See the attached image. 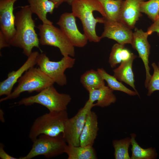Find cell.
I'll return each mask as SVG.
<instances>
[{"label":"cell","mask_w":159,"mask_h":159,"mask_svg":"<svg viewBox=\"0 0 159 159\" xmlns=\"http://www.w3.org/2000/svg\"><path fill=\"white\" fill-rule=\"evenodd\" d=\"M68 118L67 110L49 111L34 120L29 137L33 141L41 134L52 137L59 135L63 132L66 122Z\"/></svg>","instance_id":"3"},{"label":"cell","mask_w":159,"mask_h":159,"mask_svg":"<svg viewBox=\"0 0 159 159\" xmlns=\"http://www.w3.org/2000/svg\"><path fill=\"white\" fill-rule=\"evenodd\" d=\"M158 18H159V15H158Z\"/></svg>","instance_id":"35"},{"label":"cell","mask_w":159,"mask_h":159,"mask_svg":"<svg viewBox=\"0 0 159 159\" xmlns=\"http://www.w3.org/2000/svg\"><path fill=\"white\" fill-rule=\"evenodd\" d=\"M71 5L72 13L81 21L88 40L99 42L102 38L97 34L96 25L104 23L105 17H107L101 3L98 0H73Z\"/></svg>","instance_id":"2"},{"label":"cell","mask_w":159,"mask_h":159,"mask_svg":"<svg viewBox=\"0 0 159 159\" xmlns=\"http://www.w3.org/2000/svg\"><path fill=\"white\" fill-rule=\"evenodd\" d=\"M10 46L7 41L4 35L0 32V49L3 48L8 47Z\"/></svg>","instance_id":"31"},{"label":"cell","mask_w":159,"mask_h":159,"mask_svg":"<svg viewBox=\"0 0 159 159\" xmlns=\"http://www.w3.org/2000/svg\"><path fill=\"white\" fill-rule=\"evenodd\" d=\"M149 35L150 34L147 31L145 32L141 29L136 28L133 33L131 43L133 48L137 51L139 57L144 64L146 72L145 85L146 88L151 76L149 65L150 46L148 40V38Z\"/></svg>","instance_id":"11"},{"label":"cell","mask_w":159,"mask_h":159,"mask_svg":"<svg viewBox=\"0 0 159 159\" xmlns=\"http://www.w3.org/2000/svg\"><path fill=\"white\" fill-rule=\"evenodd\" d=\"M75 17L72 13L65 12L60 16L57 24L74 47H82L87 44L88 39L79 30Z\"/></svg>","instance_id":"10"},{"label":"cell","mask_w":159,"mask_h":159,"mask_svg":"<svg viewBox=\"0 0 159 159\" xmlns=\"http://www.w3.org/2000/svg\"><path fill=\"white\" fill-rule=\"evenodd\" d=\"M29 5L33 14H35L42 24H52L53 22L47 18V14H52L55 5L49 0H27Z\"/></svg>","instance_id":"18"},{"label":"cell","mask_w":159,"mask_h":159,"mask_svg":"<svg viewBox=\"0 0 159 159\" xmlns=\"http://www.w3.org/2000/svg\"><path fill=\"white\" fill-rule=\"evenodd\" d=\"M97 71L104 80L107 82V86L113 91H120L130 96L138 95L139 96L138 92L131 90L126 87L114 76L107 73L103 68H98Z\"/></svg>","instance_id":"25"},{"label":"cell","mask_w":159,"mask_h":159,"mask_svg":"<svg viewBox=\"0 0 159 159\" xmlns=\"http://www.w3.org/2000/svg\"><path fill=\"white\" fill-rule=\"evenodd\" d=\"M54 3L55 8H57L61 4L64 2L67 3L69 0H49Z\"/></svg>","instance_id":"32"},{"label":"cell","mask_w":159,"mask_h":159,"mask_svg":"<svg viewBox=\"0 0 159 159\" xmlns=\"http://www.w3.org/2000/svg\"><path fill=\"white\" fill-rule=\"evenodd\" d=\"M37 27L40 44L58 48L63 56H75L74 47L60 28L53 24H43L39 25Z\"/></svg>","instance_id":"7"},{"label":"cell","mask_w":159,"mask_h":159,"mask_svg":"<svg viewBox=\"0 0 159 159\" xmlns=\"http://www.w3.org/2000/svg\"><path fill=\"white\" fill-rule=\"evenodd\" d=\"M39 54L37 51L32 52L24 64L17 70L9 72L7 78L0 83V96L9 95L14 85L30 68L37 64V59Z\"/></svg>","instance_id":"14"},{"label":"cell","mask_w":159,"mask_h":159,"mask_svg":"<svg viewBox=\"0 0 159 159\" xmlns=\"http://www.w3.org/2000/svg\"><path fill=\"white\" fill-rule=\"evenodd\" d=\"M73 0H69L67 3L69 5H71V3Z\"/></svg>","instance_id":"33"},{"label":"cell","mask_w":159,"mask_h":159,"mask_svg":"<svg viewBox=\"0 0 159 159\" xmlns=\"http://www.w3.org/2000/svg\"><path fill=\"white\" fill-rule=\"evenodd\" d=\"M130 135L132 145L130 159H153L157 158V154L155 149L142 148L135 140L136 135L132 133Z\"/></svg>","instance_id":"24"},{"label":"cell","mask_w":159,"mask_h":159,"mask_svg":"<svg viewBox=\"0 0 159 159\" xmlns=\"http://www.w3.org/2000/svg\"><path fill=\"white\" fill-rule=\"evenodd\" d=\"M80 81L88 92L105 85V80L97 71L92 69L87 70L80 77Z\"/></svg>","instance_id":"21"},{"label":"cell","mask_w":159,"mask_h":159,"mask_svg":"<svg viewBox=\"0 0 159 159\" xmlns=\"http://www.w3.org/2000/svg\"><path fill=\"white\" fill-rule=\"evenodd\" d=\"M140 11L145 14L153 22L158 18L159 0H149L141 4Z\"/></svg>","instance_id":"27"},{"label":"cell","mask_w":159,"mask_h":159,"mask_svg":"<svg viewBox=\"0 0 159 159\" xmlns=\"http://www.w3.org/2000/svg\"><path fill=\"white\" fill-rule=\"evenodd\" d=\"M95 106L88 100L83 107L80 108L73 117L66 120L62 136L67 145H80V138L84 127L87 115Z\"/></svg>","instance_id":"9"},{"label":"cell","mask_w":159,"mask_h":159,"mask_svg":"<svg viewBox=\"0 0 159 159\" xmlns=\"http://www.w3.org/2000/svg\"><path fill=\"white\" fill-rule=\"evenodd\" d=\"M17 0H0V32L9 45L16 32L14 6Z\"/></svg>","instance_id":"13"},{"label":"cell","mask_w":159,"mask_h":159,"mask_svg":"<svg viewBox=\"0 0 159 159\" xmlns=\"http://www.w3.org/2000/svg\"><path fill=\"white\" fill-rule=\"evenodd\" d=\"M17 82L18 85L13 91L9 95L1 98L0 102L15 99L24 92H39L54 83L39 67H34L26 71Z\"/></svg>","instance_id":"4"},{"label":"cell","mask_w":159,"mask_h":159,"mask_svg":"<svg viewBox=\"0 0 159 159\" xmlns=\"http://www.w3.org/2000/svg\"><path fill=\"white\" fill-rule=\"evenodd\" d=\"M71 99L69 95L58 92L53 85L36 95L22 98L17 104L26 106L38 104L45 107L49 111H59L67 110Z\"/></svg>","instance_id":"5"},{"label":"cell","mask_w":159,"mask_h":159,"mask_svg":"<svg viewBox=\"0 0 159 159\" xmlns=\"http://www.w3.org/2000/svg\"><path fill=\"white\" fill-rule=\"evenodd\" d=\"M33 13L29 5L21 6L15 15L16 32L9 43L10 46L19 48L27 57L34 47H39V38L35 30V24L32 17Z\"/></svg>","instance_id":"1"},{"label":"cell","mask_w":159,"mask_h":159,"mask_svg":"<svg viewBox=\"0 0 159 159\" xmlns=\"http://www.w3.org/2000/svg\"><path fill=\"white\" fill-rule=\"evenodd\" d=\"M64 153L68 155V159H96V151L92 146H66Z\"/></svg>","instance_id":"20"},{"label":"cell","mask_w":159,"mask_h":159,"mask_svg":"<svg viewBox=\"0 0 159 159\" xmlns=\"http://www.w3.org/2000/svg\"><path fill=\"white\" fill-rule=\"evenodd\" d=\"M101 4L107 18L120 21L124 0H98Z\"/></svg>","instance_id":"23"},{"label":"cell","mask_w":159,"mask_h":159,"mask_svg":"<svg viewBox=\"0 0 159 159\" xmlns=\"http://www.w3.org/2000/svg\"><path fill=\"white\" fill-rule=\"evenodd\" d=\"M75 61V59L68 56H63L61 59L58 61H52L46 54L41 52L38 56L37 64L54 83L62 86L67 83L66 77L64 74L65 71L72 68Z\"/></svg>","instance_id":"8"},{"label":"cell","mask_w":159,"mask_h":159,"mask_svg":"<svg viewBox=\"0 0 159 159\" xmlns=\"http://www.w3.org/2000/svg\"><path fill=\"white\" fill-rule=\"evenodd\" d=\"M112 144L114 149L115 159H130L128 149L131 145V139L129 137L120 140H114Z\"/></svg>","instance_id":"26"},{"label":"cell","mask_w":159,"mask_h":159,"mask_svg":"<svg viewBox=\"0 0 159 159\" xmlns=\"http://www.w3.org/2000/svg\"><path fill=\"white\" fill-rule=\"evenodd\" d=\"M113 90L108 86L105 85L99 89L88 92L89 98L88 101L92 104L95 101V106L104 107L114 103L116 97Z\"/></svg>","instance_id":"17"},{"label":"cell","mask_w":159,"mask_h":159,"mask_svg":"<svg viewBox=\"0 0 159 159\" xmlns=\"http://www.w3.org/2000/svg\"><path fill=\"white\" fill-rule=\"evenodd\" d=\"M136 57V56L135 55L130 59L122 62L117 68L113 69V76L118 80L125 82L135 91L138 92L135 85L134 76L132 69L133 62Z\"/></svg>","instance_id":"19"},{"label":"cell","mask_w":159,"mask_h":159,"mask_svg":"<svg viewBox=\"0 0 159 159\" xmlns=\"http://www.w3.org/2000/svg\"><path fill=\"white\" fill-rule=\"evenodd\" d=\"M158 66L159 68V62H158Z\"/></svg>","instance_id":"34"},{"label":"cell","mask_w":159,"mask_h":159,"mask_svg":"<svg viewBox=\"0 0 159 159\" xmlns=\"http://www.w3.org/2000/svg\"><path fill=\"white\" fill-rule=\"evenodd\" d=\"M145 0H125L122 10L120 21L131 29L142 16L140 11L142 2Z\"/></svg>","instance_id":"16"},{"label":"cell","mask_w":159,"mask_h":159,"mask_svg":"<svg viewBox=\"0 0 159 159\" xmlns=\"http://www.w3.org/2000/svg\"><path fill=\"white\" fill-rule=\"evenodd\" d=\"M147 32L150 35L154 32L159 33V18L154 21L153 23L148 28Z\"/></svg>","instance_id":"29"},{"label":"cell","mask_w":159,"mask_h":159,"mask_svg":"<svg viewBox=\"0 0 159 159\" xmlns=\"http://www.w3.org/2000/svg\"><path fill=\"white\" fill-rule=\"evenodd\" d=\"M135 55L125 47V44H115L110 54L109 63L112 68L123 61L127 60Z\"/></svg>","instance_id":"22"},{"label":"cell","mask_w":159,"mask_h":159,"mask_svg":"<svg viewBox=\"0 0 159 159\" xmlns=\"http://www.w3.org/2000/svg\"><path fill=\"white\" fill-rule=\"evenodd\" d=\"M32 142L29 153L19 159H30L41 155L47 158L55 157L64 153L67 145L62 134L55 137L41 134Z\"/></svg>","instance_id":"6"},{"label":"cell","mask_w":159,"mask_h":159,"mask_svg":"<svg viewBox=\"0 0 159 159\" xmlns=\"http://www.w3.org/2000/svg\"><path fill=\"white\" fill-rule=\"evenodd\" d=\"M105 18L104 30L100 36L102 39L106 37L119 44H131L133 33L132 29L121 21Z\"/></svg>","instance_id":"12"},{"label":"cell","mask_w":159,"mask_h":159,"mask_svg":"<svg viewBox=\"0 0 159 159\" xmlns=\"http://www.w3.org/2000/svg\"><path fill=\"white\" fill-rule=\"evenodd\" d=\"M98 130L97 115L94 112L90 110L87 115L80 135V145L93 146Z\"/></svg>","instance_id":"15"},{"label":"cell","mask_w":159,"mask_h":159,"mask_svg":"<svg viewBox=\"0 0 159 159\" xmlns=\"http://www.w3.org/2000/svg\"><path fill=\"white\" fill-rule=\"evenodd\" d=\"M4 145L0 144V158L1 159H19V158L12 157L7 153L4 150Z\"/></svg>","instance_id":"30"},{"label":"cell","mask_w":159,"mask_h":159,"mask_svg":"<svg viewBox=\"0 0 159 159\" xmlns=\"http://www.w3.org/2000/svg\"><path fill=\"white\" fill-rule=\"evenodd\" d=\"M153 73L150 79L148 86L147 95L150 96L155 91H159V68L156 64L153 62L151 64Z\"/></svg>","instance_id":"28"}]
</instances>
